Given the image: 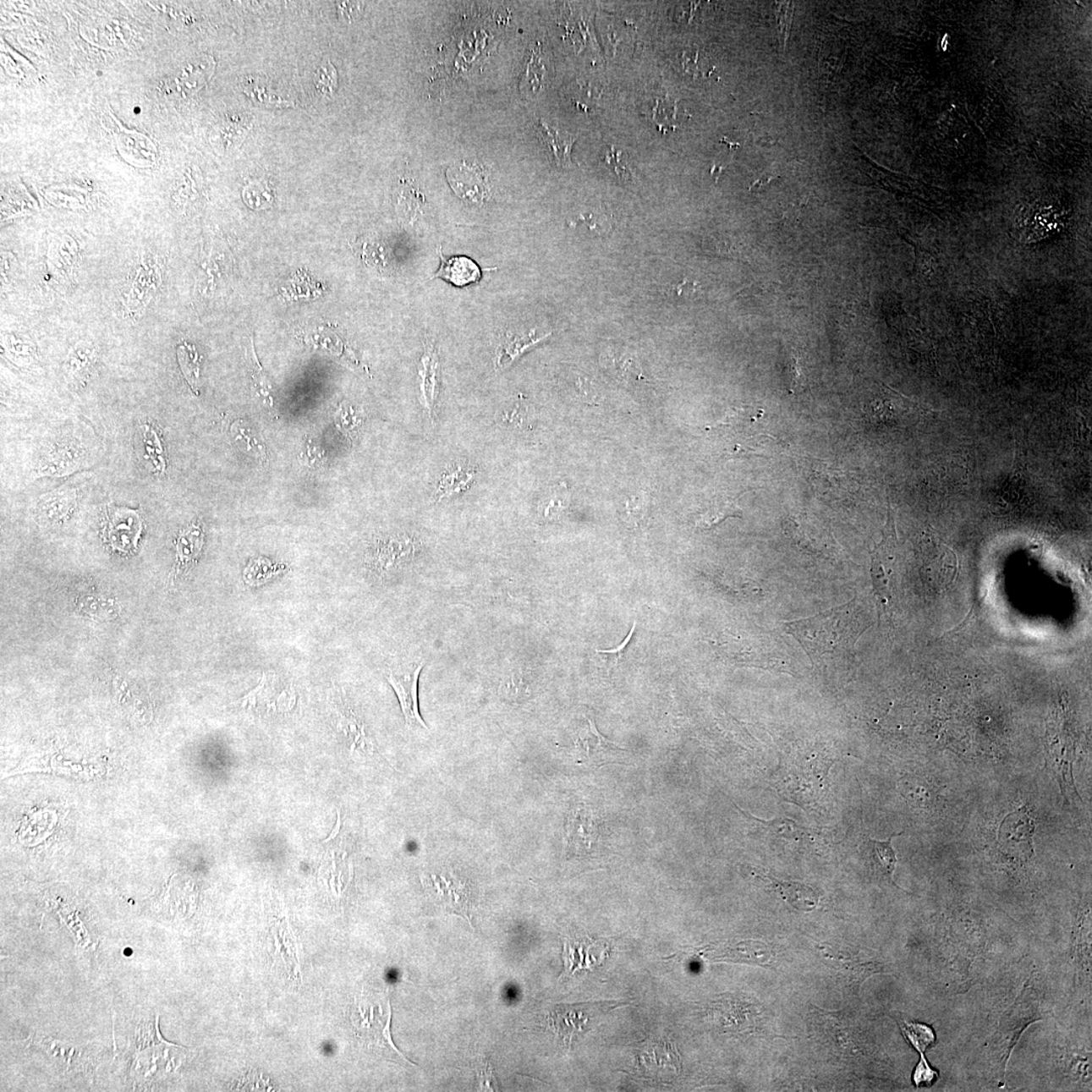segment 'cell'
Returning a JSON list of instances; mask_svg holds the SVG:
<instances>
[{
    "label": "cell",
    "instance_id": "1",
    "mask_svg": "<svg viewBox=\"0 0 1092 1092\" xmlns=\"http://www.w3.org/2000/svg\"><path fill=\"white\" fill-rule=\"evenodd\" d=\"M785 625L817 667H826L846 656L866 629L861 623L855 600Z\"/></svg>",
    "mask_w": 1092,
    "mask_h": 1092
},
{
    "label": "cell",
    "instance_id": "2",
    "mask_svg": "<svg viewBox=\"0 0 1092 1092\" xmlns=\"http://www.w3.org/2000/svg\"><path fill=\"white\" fill-rule=\"evenodd\" d=\"M623 1002L600 1001L558 1006L547 1016L548 1026L569 1048L584 1034L596 1027L601 1018Z\"/></svg>",
    "mask_w": 1092,
    "mask_h": 1092
},
{
    "label": "cell",
    "instance_id": "3",
    "mask_svg": "<svg viewBox=\"0 0 1092 1092\" xmlns=\"http://www.w3.org/2000/svg\"><path fill=\"white\" fill-rule=\"evenodd\" d=\"M424 666L425 661L418 656V659L409 661L398 669L392 670L387 681L396 692L408 726L428 729L421 717L418 702V682Z\"/></svg>",
    "mask_w": 1092,
    "mask_h": 1092
},
{
    "label": "cell",
    "instance_id": "4",
    "mask_svg": "<svg viewBox=\"0 0 1092 1092\" xmlns=\"http://www.w3.org/2000/svg\"><path fill=\"white\" fill-rule=\"evenodd\" d=\"M143 531V519L136 510L108 506L102 535L112 551L129 553L136 550Z\"/></svg>",
    "mask_w": 1092,
    "mask_h": 1092
},
{
    "label": "cell",
    "instance_id": "5",
    "mask_svg": "<svg viewBox=\"0 0 1092 1092\" xmlns=\"http://www.w3.org/2000/svg\"><path fill=\"white\" fill-rule=\"evenodd\" d=\"M1034 830V822L1027 811L1023 809L1014 811L1002 821L998 831V843L1011 855L1031 857Z\"/></svg>",
    "mask_w": 1092,
    "mask_h": 1092
},
{
    "label": "cell",
    "instance_id": "6",
    "mask_svg": "<svg viewBox=\"0 0 1092 1092\" xmlns=\"http://www.w3.org/2000/svg\"><path fill=\"white\" fill-rule=\"evenodd\" d=\"M447 176L454 193L463 200L477 204L489 195L488 174L481 165L458 162L447 170Z\"/></svg>",
    "mask_w": 1092,
    "mask_h": 1092
},
{
    "label": "cell",
    "instance_id": "7",
    "mask_svg": "<svg viewBox=\"0 0 1092 1092\" xmlns=\"http://www.w3.org/2000/svg\"><path fill=\"white\" fill-rule=\"evenodd\" d=\"M422 542L415 536L400 535L382 541L375 555L376 568L381 572L405 568L420 555Z\"/></svg>",
    "mask_w": 1092,
    "mask_h": 1092
},
{
    "label": "cell",
    "instance_id": "8",
    "mask_svg": "<svg viewBox=\"0 0 1092 1092\" xmlns=\"http://www.w3.org/2000/svg\"><path fill=\"white\" fill-rule=\"evenodd\" d=\"M424 886H428L429 892L445 909L462 915L470 923V892L462 880L445 875H432Z\"/></svg>",
    "mask_w": 1092,
    "mask_h": 1092
},
{
    "label": "cell",
    "instance_id": "9",
    "mask_svg": "<svg viewBox=\"0 0 1092 1092\" xmlns=\"http://www.w3.org/2000/svg\"><path fill=\"white\" fill-rule=\"evenodd\" d=\"M638 1060L640 1068L655 1078H672L681 1071L679 1053L667 1040L646 1044L639 1052Z\"/></svg>",
    "mask_w": 1092,
    "mask_h": 1092
},
{
    "label": "cell",
    "instance_id": "10",
    "mask_svg": "<svg viewBox=\"0 0 1092 1092\" xmlns=\"http://www.w3.org/2000/svg\"><path fill=\"white\" fill-rule=\"evenodd\" d=\"M567 837L568 851L574 855H586L597 842L598 827L592 811L584 805L578 806L568 817Z\"/></svg>",
    "mask_w": 1092,
    "mask_h": 1092
},
{
    "label": "cell",
    "instance_id": "11",
    "mask_svg": "<svg viewBox=\"0 0 1092 1092\" xmlns=\"http://www.w3.org/2000/svg\"><path fill=\"white\" fill-rule=\"evenodd\" d=\"M607 946L589 938L566 941L563 958L568 974L582 969H591L606 958Z\"/></svg>",
    "mask_w": 1092,
    "mask_h": 1092
},
{
    "label": "cell",
    "instance_id": "12",
    "mask_svg": "<svg viewBox=\"0 0 1092 1092\" xmlns=\"http://www.w3.org/2000/svg\"><path fill=\"white\" fill-rule=\"evenodd\" d=\"M919 415V407L915 405L900 407L886 398H878L868 407V417L877 425L897 426L903 423H918Z\"/></svg>",
    "mask_w": 1092,
    "mask_h": 1092
},
{
    "label": "cell",
    "instance_id": "13",
    "mask_svg": "<svg viewBox=\"0 0 1092 1092\" xmlns=\"http://www.w3.org/2000/svg\"><path fill=\"white\" fill-rule=\"evenodd\" d=\"M930 546H926L925 550V566L926 569L933 572V577L940 579L943 584H948L953 581L957 573V557L953 551L946 546L944 543L933 538L930 542Z\"/></svg>",
    "mask_w": 1092,
    "mask_h": 1092
},
{
    "label": "cell",
    "instance_id": "14",
    "mask_svg": "<svg viewBox=\"0 0 1092 1092\" xmlns=\"http://www.w3.org/2000/svg\"><path fill=\"white\" fill-rule=\"evenodd\" d=\"M477 470L469 464H457L445 470L434 491L436 502L462 494L473 484Z\"/></svg>",
    "mask_w": 1092,
    "mask_h": 1092
},
{
    "label": "cell",
    "instance_id": "15",
    "mask_svg": "<svg viewBox=\"0 0 1092 1092\" xmlns=\"http://www.w3.org/2000/svg\"><path fill=\"white\" fill-rule=\"evenodd\" d=\"M442 266L434 277H440L457 287H464L478 282L481 277L477 263L465 256H455L445 260L440 250Z\"/></svg>",
    "mask_w": 1092,
    "mask_h": 1092
},
{
    "label": "cell",
    "instance_id": "16",
    "mask_svg": "<svg viewBox=\"0 0 1092 1092\" xmlns=\"http://www.w3.org/2000/svg\"><path fill=\"white\" fill-rule=\"evenodd\" d=\"M898 790L908 804L917 809H929L935 802L933 786L920 776H904L899 780Z\"/></svg>",
    "mask_w": 1092,
    "mask_h": 1092
},
{
    "label": "cell",
    "instance_id": "17",
    "mask_svg": "<svg viewBox=\"0 0 1092 1092\" xmlns=\"http://www.w3.org/2000/svg\"><path fill=\"white\" fill-rule=\"evenodd\" d=\"M531 691V680L524 671H509L499 681L498 694L507 702H524L530 697Z\"/></svg>",
    "mask_w": 1092,
    "mask_h": 1092
},
{
    "label": "cell",
    "instance_id": "18",
    "mask_svg": "<svg viewBox=\"0 0 1092 1092\" xmlns=\"http://www.w3.org/2000/svg\"><path fill=\"white\" fill-rule=\"evenodd\" d=\"M203 543L204 532L199 524L181 532L175 542L178 568H189L198 558Z\"/></svg>",
    "mask_w": 1092,
    "mask_h": 1092
},
{
    "label": "cell",
    "instance_id": "19",
    "mask_svg": "<svg viewBox=\"0 0 1092 1092\" xmlns=\"http://www.w3.org/2000/svg\"><path fill=\"white\" fill-rule=\"evenodd\" d=\"M898 835H892L886 841L869 840L867 846L869 848V858H870L872 866L882 876L892 880L895 867H897V858L892 848V838Z\"/></svg>",
    "mask_w": 1092,
    "mask_h": 1092
},
{
    "label": "cell",
    "instance_id": "20",
    "mask_svg": "<svg viewBox=\"0 0 1092 1092\" xmlns=\"http://www.w3.org/2000/svg\"><path fill=\"white\" fill-rule=\"evenodd\" d=\"M776 883L782 897L797 909L809 912L819 903V895L814 892V889L804 884L780 881Z\"/></svg>",
    "mask_w": 1092,
    "mask_h": 1092
},
{
    "label": "cell",
    "instance_id": "21",
    "mask_svg": "<svg viewBox=\"0 0 1092 1092\" xmlns=\"http://www.w3.org/2000/svg\"><path fill=\"white\" fill-rule=\"evenodd\" d=\"M902 1029L905 1038L919 1054H924L936 1041L933 1029L926 1024L905 1022Z\"/></svg>",
    "mask_w": 1092,
    "mask_h": 1092
},
{
    "label": "cell",
    "instance_id": "22",
    "mask_svg": "<svg viewBox=\"0 0 1092 1092\" xmlns=\"http://www.w3.org/2000/svg\"><path fill=\"white\" fill-rule=\"evenodd\" d=\"M143 442L146 458L151 460L157 472H164L167 462L164 458V448L157 431L150 425L143 426Z\"/></svg>",
    "mask_w": 1092,
    "mask_h": 1092
},
{
    "label": "cell",
    "instance_id": "23",
    "mask_svg": "<svg viewBox=\"0 0 1092 1092\" xmlns=\"http://www.w3.org/2000/svg\"><path fill=\"white\" fill-rule=\"evenodd\" d=\"M741 516V510H739L738 507L731 503V502H727V503L719 504L717 506H714L713 508L709 509L706 513H704L700 519L697 520L696 525L703 530H711V528L714 526L721 524L722 522L727 519H731V517Z\"/></svg>",
    "mask_w": 1092,
    "mask_h": 1092
},
{
    "label": "cell",
    "instance_id": "24",
    "mask_svg": "<svg viewBox=\"0 0 1092 1092\" xmlns=\"http://www.w3.org/2000/svg\"><path fill=\"white\" fill-rule=\"evenodd\" d=\"M579 743H581L582 750L586 752L590 759L598 758L600 753L607 752L610 749L609 745H612L598 733L593 721H589V727L579 737Z\"/></svg>",
    "mask_w": 1092,
    "mask_h": 1092
},
{
    "label": "cell",
    "instance_id": "25",
    "mask_svg": "<svg viewBox=\"0 0 1092 1092\" xmlns=\"http://www.w3.org/2000/svg\"><path fill=\"white\" fill-rule=\"evenodd\" d=\"M568 506V499L567 491L558 490L557 491H553L552 494L548 495L546 498L541 502L540 515L542 519L546 521L557 520L560 519L563 512L567 510Z\"/></svg>",
    "mask_w": 1092,
    "mask_h": 1092
},
{
    "label": "cell",
    "instance_id": "26",
    "mask_svg": "<svg viewBox=\"0 0 1092 1092\" xmlns=\"http://www.w3.org/2000/svg\"><path fill=\"white\" fill-rule=\"evenodd\" d=\"M938 1078V1073L930 1067L928 1060L925 1057V1054H920L919 1063L918 1064L917 1068H915L913 1076L914 1084L917 1085L918 1088H923V1086L929 1088V1086H931L936 1083Z\"/></svg>",
    "mask_w": 1092,
    "mask_h": 1092
},
{
    "label": "cell",
    "instance_id": "27",
    "mask_svg": "<svg viewBox=\"0 0 1092 1092\" xmlns=\"http://www.w3.org/2000/svg\"><path fill=\"white\" fill-rule=\"evenodd\" d=\"M478 1079L480 1090L498 1091L499 1084L497 1083L494 1074V1068L490 1061L483 1060L479 1063Z\"/></svg>",
    "mask_w": 1092,
    "mask_h": 1092
},
{
    "label": "cell",
    "instance_id": "28",
    "mask_svg": "<svg viewBox=\"0 0 1092 1092\" xmlns=\"http://www.w3.org/2000/svg\"><path fill=\"white\" fill-rule=\"evenodd\" d=\"M323 71L319 70L317 74V87L319 91L324 92H332L336 85H337V74L335 69L329 63L327 67H323Z\"/></svg>",
    "mask_w": 1092,
    "mask_h": 1092
},
{
    "label": "cell",
    "instance_id": "29",
    "mask_svg": "<svg viewBox=\"0 0 1092 1092\" xmlns=\"http://www.w3.org/2000/svg\"><path fill=\"white\" fill-rule=\"evenodd\" d=\"M338 424H341V427L344 429L345 432L354 433L361 425L362 418L359 413H356L354 409L349 408L348 411L344 410L341 414Z\"/></svg>",
    "mask_w": 1092,
    "mask_h": 1092
},
{
    "label": "cell",
    "instance_id": "30",
    "mask_svg": "<svg viewBox=\"0 0 1092 1092\" xmlns=\"http://www.w3.org/2000/svg\"><path fill=\"white\" fill-rule=\"evenodd\" d=\"M635 628H636V623H634L633 628H631L630 630L629 634L626 636V639L623 641V643H621L620 645L617 646V648H615L613 650H598L597 653L601 655H608V656L612 657V659L615 662L623 661L624 659L626 651H628V645L631 643V639H633L634 638Z\"/></svg>",
    "mask_w": 1092,
    "mask_h": 1092
},
{
    "label": "cell",
    "instance_id": "31",
    "mask_svg": "<svg viewBox=\"0 0 1092 1092\" xmlns=\"http://www.w3.org/2000/svg\"><path fill=\"white\" fill-rule=\"evenodd\" d=\"M789 7H790L789 3H786L785 12H782V9H781L780 5H778V13H779L778 22L781 28V32H783V30H785V36H788V30H789V25H790V14L788 12Z\"/></svg>",
    "mask_w": 1092,
    "mask_h": 1092
},
{
    "label": "cell",
    "instance_id": "32",
    "mask_svg": "<svg viewBox=\"0 0 1092 1092\" xmlns=\"http://www.w3.org/2000/svg\"><path fill=\"white\" fill-rule=\"evenodd\" d=\"M340 826H341V819H340V811L338 810L337 821H336L334 830L332 831V832L330 833V836L327 838H326V840L323 841V842L326 843L334 840V838L338 836V833L340 831Z\"/></svg>",
    "mask_w": 1092,
    "mask_h": 1092
},
{
    "label": "cell",
    "instance_id": "33",
    "mask_svg": "<svg viewBox=\"0 0 1092 1092\" xmlns=\"http://www.w3.org/2000/svg\"><path fill=\"white\" fill-rule=\"evenodd\" d=\"M775 178H777V176H776V178H767V179H765V180H764L763 178H760V179H759L758 181H755V183L753 184L752 188H762V186H763L764 184L770 183V181H771V180H773V179H775ZM752 188H750V189H752Z\"/></svg>",
    "mask_w": 1092,
    "mask_h": 1092
},
{
    "label": "cell",
    "instance_id": "34",
    "mask_svg": "<svg viewBox=\"0 0 1092 1092\" xmlns=\"http://www.w3.org/2000/svg\"><path fill=\"white\" fill-rule=\"evenodd\" d=\"M722 143H726V144H727V145H728V146H729V149H731V150H733V147H734V148H738L739 146H741V145H739L738 143H734V144H733V143H729V142H727L726 138H724V139H723V142H722Z\"/></svg>",
    "mask_w": 1092,
    "mask_h": 1092
}]
</instances>
